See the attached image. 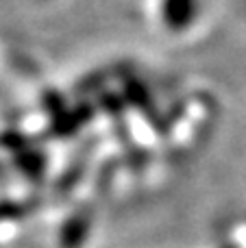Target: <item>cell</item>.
Wrapping results in <instances>:
<instances>
[{
    "instance_id": "1",
    "label": "cell",
    "mask_w": 246,
    "mask_h": 248,
    "mask_svg": "<svg viewBox=\"0 0 246 248\" xmlns=\"http://www.w3.org/2000/svg\"><path fill=\"white\" fill-rule=\"evenodd\" d=\"M242 13H244V17H246V0H242Z\"/></svg>"
}]
</instances>
